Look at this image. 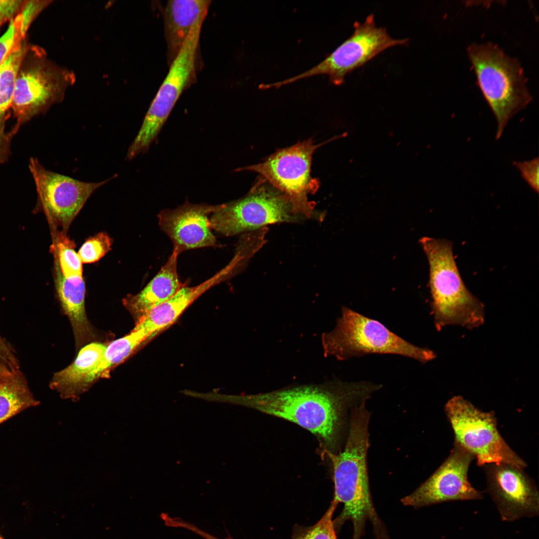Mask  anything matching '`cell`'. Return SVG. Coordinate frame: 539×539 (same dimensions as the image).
<instances>
[{
    "instance_id": "4316f807",
    "label": "cell",
    "mask_w": 539,
    "mask_h": 539,
    "mask_svg": "<svg viewBox=\"0 0 539 539\" xmlns=\"http://www.w3.org/2000/svg\"><path fill=\"white\" fill-rule=\"evenodd\" d=\"M337 505L332 501L321 519L295 539H336L332 517Z\"/></svg>"
},
{
    "instance_id": "7c38bea8",
    "label": "cell",
    "mask_w": 539,
    "mask_h": 539,
    "mask_svg": "<svg viewBox=\"0 0 539 539\" xmlns=\"http://www.w3.org/2000/svg\"><path fill=\"white\" fill-rule=\"evenodd\" d=\"M75 80L71 70L45 61L19 71L11 105L17 124L61 102Z\"/></svg>"
},
{
    "instance_id": "1f68e13d",
    "label": "cell",
    "mask_w": 539,
    "mask_h": 539,
    "mask_svg": "<svg viewBox=\"0 0 539 539\" xmlns=\"http://www.w3.org/2000/svg\"><path fill=\"white\" fill-rule=\"evenodd\" d=\"M212 539H217V538H216L214 537ZM226 539H231L230 537H229L227 538H226Z\"/></svg>"
},
{
    "instance_id": "d4e9b609",
    "label": "cell",
    "mask_w": 539,
    "mask_h": 539,
    "mask_svg": "<svg viewBox=\"0 0 539 539\" xmlns=\"http://www.w3.org/2000/svg\"><path fill=\"white\" fill-rule=\"evenodd\" d=\"M20 12L9 21L5 32L0 37V67L7 58L22 45V41L29 27Z\"/></svg>"
},
{
    "instance_id": "484cf974",
    "label": "cell",
    "mask_w": 539,
    "mask_h": 539,
    "mask_svg": "<svg viewBox=\"0 0 539 539\" xmlns=\"http://www.w3.org/2000/svg\"><path fill=\"white\" fill-rule=\"evenodd\" d=\"M112 239L105 233H99L86 240L78 254L82 264L96 262L111 250Z\"/></svg>"
},
{
    "instance_id": "ba28073f",
    "label": "cell",
    "mask_w": 539,
    "mask_h": 539,
    "mask_svg": "<svg viewBox=\"0 0 539 539\" xmlns=\"http://www.w3.org/2000/svg\"><path fill=\"white\" fill-rule=\"evenodd\" d=\"M331 140L314 144L309 139L279 149L263 162L239 170L259 173L288 199L296 214L310 218L315 204L308 201V196L315 194L319 187L318 180L310 174L312 156L316 149Z\"/></svg>"
},
{
    "instance_id": "d6986e66",
    "label": "cell",
    "mask_w": 539,
    "mask_h": 539,
    "mask_svg": "<svg viewBox=\"0 0 539 539\" xmlns=\"http://www.w3.org/2000/svg\"><path fill=\"white\" fill-rule=\"evenodd\" d=\"M55 283L62 307L71 323L77 343L92 337L93 331L85 310V285L83 277L67 278L55 259Z\"/></svg>"
},
{
    "instance_id": "44dd1931",
    "label": "cell",
    "mask_w": 539,
    "mask_h": 539,
    "mask_svg": "<svg viewBox=\"0 0 539 539\" xmlns=\"http://www.w3.org/2000/svg\"><path fill=\"white\" fill-rule=\"evenodd\" d=\"M38 404L24 381L16 377L14 373L0 378V424Z\"/></svg>"
},
{
    "instance_id": "8fae6325",
    "label": "cell",
    "mask_w": 539,
    "mask_h": 539,
    "mask_svg": "<svg viewBox=\"0 0 539 539\" xmlns=\"http://www.w3.org/2000/svg\"><path fill=\"white\" fill-rule=\"evenodd\" d=\"M29 167L45 212L52 224L65 234L93 193L117 177L99 182H83L47 170L34 158Z\"/></svg>"
},
{
    "instance_id": "cb8c5ba5",
    "label": "cell",
    "mask_w": 539,
    "mask_h": 539,
    "mask_svg": "<svg viewBox=\"0 0 539 539\" xmlns=\"http://www.w3.org/2000/svg\"><path fill=\"white\" fill-rule=\"evenodd\" d=\"M53 244L54 259L57 261L60 270L67 278L82 276V262L75 251L74 243L66 234L57 231Z\"/></svg>"
},
{
    "instance_id": "603a6c76",
    "label": "cell",
    "mask_w": 539,
    "mask_h": 539,
    "mask_svg": "<svg viewBox=\"0 0 539 539\" xmlns=\"http://www.w3.org/2000/svg\"><path fill=\"white\" fill-rule=\"evenodd\" d=\"M150 337L144 330L133 329L128 335L110 343L106 346L98 365L88 377L85 383L86 388L109 368L124 360L136 347Z\"/></svg>"
},
{
    "instance_id": "7a4b0ae2",
    "label": "cell",
    "mask_w": 539,
    "mask_h": 539,
    "mask_svg": "<svg viewBox=\"0 0 539 539\" xmlns=\"http://www.w3.org/2000/svg\"><path fill=\"white\" fill-rule=\"evenodd\" d=\"M366 403L357 405L351 411L343 450L337 453L324 451L332 464L334 485L333 501L344 506L337 523L351 521L353 539H360L367 520L378 533L379 538L383 532L369 489L367 453L371 412L366 408Z\"/></svg>"
},
{
    "instance_id": "7402d4cb",
    "label": "cell",
    "mask_w": 539,
    "mask_h": 539,
    "mask_svg": "<svg viewBox=\"0 0 539 539\" xmlns=\"http://www.w3.org/2000/svg\"><path fill=\"white\" fill-rule=\"evenodd\" d=\"M25 53V48L22 44L0 67V159L5 153L6 149L4 117L11 107L15 80Z\"/></svg>"
},
{
    "instance_id": "83f0119b",
    "label": "cell",
    "mask_w": 539,
    "mask_h": 539,
    "mask_svg": "<svg viewBox=\"0 0 539 539\" xmlns=\"http://www.w3.org/2000/svg\"><path fill=\"white\" fill-rule=\"evenodd\" d=\"M513 165L519 171L523 179L536 192H539V163L538 157L531 160L514 161Z\"/></svg>"
},
{
    "instance_id": "277c9868",
    "label": "cell",
    "mask_w": 539,
    "mask_h": 539,
    "mask_svg": "<svg viewBox=\"0 0 539 539\" xmlns=\"http://www.w3.org/2000/svg\"><path fill=\"white\" fill-rule=\"evenodd\" d=\"M467 53L496 119L498 140L510 120L532 100L527 78L519 61L492 42L472 44Z\"/></svg>"
},
{
    "instance_id": "5bb4252c",
    "label": "cell",
    "mask_w": 539,
    "mask_h": 539,
    "mask_svg": "<svg viewBox=\"0 0 539 539\" xmlns=\"http://www.w3.org/2000/svg\"><path fill=\"white\" fill-rule=\"evenodd\" d=\"M486 491L496 506L502 521L514 522L539 514V494L534 480L523 469L513 465H484Z\"/></svg>"
},
{
    "instance_id": "8992f818",
    "label": "cell",
    "mask_w": 539,
    "mask_h": 539,
    "mask_svg": "<svg viewBox=\"0 0 539 539\" xmlns=\"http://www.w3.org/2000/svg\"><path fill=\"white\" fill-rule=\"evenodd\" d=\"M444 411L456 443L473 454L479 467L504 463L524 469L526 462L500 434L494 411L484 412L461 396L449 400Z\"/></svg>"
},
{
    "instance_id": "3957f363",
    "label": "cell",
    "mask_w": 539,
    "mask_h": 539,
    "mask_svg": "<svg viewBox=\"0 0 539 539\" xmlns=\"http://www.w3.org/2000/svg\"><path fill=\"white\" fill-rule=\"evenodd\" d=\"M429 265L431 307L436 329L458 325L472 329L485 320L484 306L465 285L456 264L452 243L445 239L420 240Z\"/></svg>"
},
{
    "instance_id": "5b68a950",
    "label": "cell",
    "mask_w": 539,
    "mask_h": 539,
    "mask_svg": "<svg viewBox=\"0 0 539 539\" xmlns=\"http://www.w3.org/2000/svg\"><path fill=\"white\" fill-rule=\"evenodd\" d=\"M321 342L324 355L338 360L372 353L396 354L422 363L436 357L433 350L408 342L378 320L344 306L334 328L322 334Z\"/></svg>"
},
{
    "instance_id": "52a82bcc",
    "label": "cell",
    "mask_w": 539,
    "mask_h": 539,
    "mask_svg": "<svg viewBox=\"0 0 539 539\" xmlns=\"http://www.w3.org/2000/svg\"><path fill=\"white\" fill-rule=\"evenodd\" d=\"M205 18L202 17L196 22L170 64L168 73L151 103L141 128L128 148L127 160L133 159L149 149L182 93L196 79L198 47Z\"/></svg>"
},
{
    "instance_id": "30bf717a",
    "label": "cell",
    "mask_w": 539,
    "mask_h": 539,
    "mask_svg": "<svg viewBox=\"0 0 539 539\" xmlns=\"http://www.w3.org/2000/svg\"><path fill=\"white\" fill-rule=\"evenodd\" d=\"M301 219L283 194L259 182L245 196L224 204L211 215L210 223L212 229L217 233L233 236L266 225L296 222Z\"/></svg>"
},
{
    "instance_id": "2e32d148",
    "label": "cell",
    "mask_w": 539,
    "mask_h": 539,
    "mask_svg": "<svg viewBox=\"0 0 539 539\" xmlns=\"http://www.w3.org/2000/svg\"><path fill=\"white\" fill-rule=\"evenodd\" d=\"M233 276L231 268L226 266L200 284L189 286L187 283L170 298L152 309L138 320L134 329L144 330L151 337L174 323L188 307L207 290Z\"/></svg>"
},
{
    "instance_id": "4dcf8cb0",
    "label": "cell",
    "mask_w": 539,
    "mask_h": 539,
    "mask_svg": "<svg viewBox=\"0 0 539 539\" xmlns=\"http://www.w3.org/2000/svg\"><path fill=\"white\" fill-rule=\"evenodd\" d=\"M13 371L9 370L3 363L0 362V378L8 376L13 373Z\"/></svg>"
},
{
    "instance_id": "6da1fadb",
    "label": "cell",
    "mask_w": 539,
    "mask_h": 539,
    "mask_svg": "<svg viewBox=\"0 0 539 539\" xmlns=\"http://www.w3.org/2000/svg\"><path fill=\"white\" fill-rule=\"evenodd\" d=\"M382 385L338 380L256 394L228 396L229 402L297 424L316 436L334 453L349 430L351 413ZM348 432V431H347Z\"/></svg>"
},
{
    "instance_id": "9a60e30c",
    "label": "cell",
    "mask_w": 539,
    "mask_h": 539,
    "mask_svg": "<svg viewBox=\"0 0 539 539\" xmlns=\"http://www.w3.org/2000/svg\"><path fill=\"white\" fill-rule=\"evenodd\" d=\"M224 204H192L188 201L174 209H166L158 215L160 229L169 238L173 250L179 254L187 250L216 247L210 218Z\"/></svg>"
},
{
    "instance_id": "ffe728a7",
    "label": "cell",
    "mask_w": 539,
    "mask_h": 539,
    "mask_svg": "<svg viewBox=\"0 0 539 539\" xmlns=\"http://www.w3.org/2000/svg\"><path fill=\"white\" fill-rule=\"evenodd\" d=\"M106 347L103 344L97 342L85 346L71 364L54 375L51 388L58 391L63 398L77 399L87 389L86 381L100 362Z\"/></svg>"
},
{
    "instance_id": "d6a6232c",
    "label": "cell",
    "mask_w": 539,
    "mask_h": 539,
    "mask_svg": "<svg viewBox=\"0 0 539 539\" xmlns=\"http://www.w3.org/2000/svg\"><path fill=\"white\" fill-rule=\"evenodd\" d=\"M0 539H3L0 536Z\"/></svg>"
},
{
    "instance_id": "9c48e42d",
    "label": "cell",
    "mask_w": 539,
    "mask_h": 539,
    "mask_svg": "<svg viewBox=\"0 0 539 539\" xmlns=\"http://www.w3.org/2000/svg\"><path fill=\"white\" fill-rule=\"evenodd\" d=\"M351 35L339 45L320 63L298 75L268 84L269 88H279L302 79L327 75L329 81L336 86L344 83L347 74L360 67L385 50L397 45H404L408 38L395 39L386 28L376 26L373 14L365 21L353 24Z\"/></svg>"
},
{
    "instance_id": "ac0fdd59",
    "label": "cell",
    "mask_w": 539,
    "mask_h": 539,
    "mask_svg": "<svg viewBox=\"0 0 539 539\" xmlns=\"http://www.w3.org/2000/svg\"><path fill=\"white\" fill-rule=\"evenodd\" d=\"M179 255L173 250L166 263L147 285L137 294L128 295L124 299V305L137 321L170 298L187 283L181 282L177 272Z\"/></svg>"
},
{
    "instance_id": "f1b7e54d",
    "label": "cell",
    "mask_w": 539,
    "mask_h": 539,
    "mask_svg": "<svg viewBox=\"0 0 539 539\" xmlns=\"http://www.w3.org/2000/svg\"><path fill=\"white\" fill-rule=\"evenodd\" d=\"M25 1L0 0V27L13 19L21 11Z\"/></svg>"
},
{
    "instance_id": "f546056e",
    "label": "cell",
    "mask_w": 539,
    "mask_h": 539,
    "mask_svg": "<svg viewBox=\"0 0 539 539\" xmlns=\"http://www.w3.org/2000/svg\"><path fill=\"white\" fill-rule=\"evenodd\" d=\"M0 359L6 363L12 370L15 371L16 361L11 351L0 337Z\"/></svg>"
},
{
    "instance_id": "e0dca14e",
    "label": "cell",
    "mask_w": 539,
    "mask_h": 539,
    "mask_svg": "<svg viewBox=\"0 0 539 539\" xmlns=\"http://www.w3.org/2000/svg\"><path fill=\"white\" fill-rule=\"evenodd\" d=\"M212 1L168 0L163 11L164 35L170 65L183 46L196 22L206 16Z\"/></svg>"
},
{
    "instance_id": "4fadbf2b",
    "label": "cell",
    "mask_w": 539,
    "mask_h": 539,
    "mask_svg": "<svg viewBox=\"0 0 539 539\" xmlns=\"http://www.w3.org/2000/svg\"><path fill=\"white\" fill-rule=\"evenodd\" d=\"M475 458L454 443L447 459L415 491L401 500L402 504L419 508L445 502L482 499V493L468 478L470 465Z\"/></svg>"
}]
</instances>
